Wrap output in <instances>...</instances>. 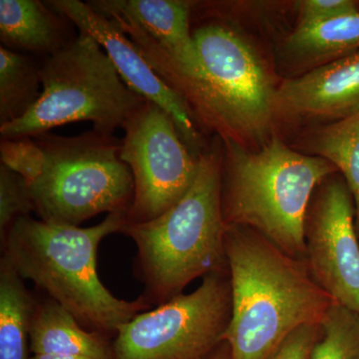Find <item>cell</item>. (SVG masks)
I'll return each instance as SVG.
<instances>
[{
    "mask_svg": "<svg viewBox=\"0 0 359 359\" xmlns=\"http://www.w3.org/2000/svg\"><path fill=\"white\" fill-rule=\"evenodd\" d=\"M346 182L325 180L309 208L304 263L332 301L359 314V242Z\"/></svg>",
    "mask_w": 359,
    "mask_h": 359,
    "instance_id": "10",
    "label": "cell"
},
{
    "mask_svg": "<svg viewBox=\"0 0 359 359\" xmlns=\"http://www.w3.org/2000/svg\"><path fill=\"white\" fill-rule=\"evenodd\" d=\"M283 47L290 60L316 67L358 51L359 11L321 22L299 25Z\"/></svg>",
    "mask_w": 359,
    "mask_h": 359,
    "instance_id": "15",
    "label": "cell"
},
{
    "mask_svg": "<svg viewBox=\"0 0 359 359\" xmlns=\"http://www.w3.org/2000/svg\"><path fill=\"white\" fill-rule=\"evenodd\" d=\"M45 153L39 179L29 185L34 212L49 223L79 226L108 212H127L134 197L130 168L120 159L121 140L92 131L74 137H33Z\"/></svg>",
    "mask_w": 359,
    "mask_h": 359,
    "instance_id": "7",
    "label": "cell"
},
{
    "mask_svg": "<svg viewBox=\"0 0 359 359\" xmlns=\"http://www.w3.org/2000/svg\"><path fill=\"white\" fill-rule=\"evenodd\" d=\"M224 143V223L257 231L287 256L304 262L311 198L337 168L318 156L295 152L276 136L254 152L235 142Z\"/></svg>",
    "mask_w": 359,
    "mask_h": 359,
    "instance_id": "3",
    "label": "cell"
},
{
    "mask_svg": "<svg viewBox=\"0 0 359 359\" xmlns=\"http://www.w3.org/2000/svg\"><path fill=\"white\" fill-rule=\"evenodd\" d=\"M192 34L202 63L199 74L156 73L186 101L196 120L224 141L243 146L244 140L266 138L276 116V88L259 54L222 21L201 25Z\"/></svg>",
    "mask_w": 359,
    "mask_h": 359,
    "instance_id": "5",
    "label": "cell"
},
{
    "mask_svg": "<svg viewBox=\"0 0 359 359\" xmlns=\"http://www.w3.org/2000/svg\"><path fill=\"white\" fill-rule=\"evenodd\" d=\"M41 94L20 119L0 126L1 139L33 138L71 123L89 121L114 135L145 102L125 84L101 45L78 32L69 44L40 63Z\"/></svg>",
    "mask_w": 359,
    "mask_h": 359,
    "instance_id": "6",
    "label": "cell"
},
{
    "mask_svg": "<svg viewBox=\"0 0 359 359\" xmlns=\"http://www.w3.org/2000/svg\"><path fill=\"white\" fill-rule=\"evenodd\" d=\"M299 25H311L358 13V4L353 0H304L297 2Z\"/></svg>",
    "mask_w": 359,
    "mask_h": 359,
    "instance_id": "22",
    "label": "cell"
},
{
    "mask_svg": "<svg viewBox=\"0 0 359 359\" xmlns=\"http://www.w3.org/2000/svg\"><path fill=\"white\" fill-rule=\"evenodd\" d=\"M309 147L313 154L332 163L344 175L353 196L359 238V112L318 130Z\"/></svg>",
    "mask_w": 359,
    "mask_h": 359,
    "instance_id": "18",
    "label": "cell"
},
{
    "mask_svg": "<svg viewBox=\"0 0 359 359\" xmlns=\"http://www.w3.org/2000/svg\"><path fill=\"white\" fill-rule=\"evenodd\" d=\"M45 2L56 13L67 18L76 26L78 32L87 33L93 37L109 56L125 84L142 98L166 111L176 123L188 148L195 155L202 154L200 152L202 139L192 110L175 90L161 79L147 59L114 21L80 0Z\"/></svg>",
    "mask_w": 359,
    "mask_h": 359,
    "instance_id": "11",
    "label": "cell"
},
{
    "mask_svg": "<svg viewBox=\"0 0 359 359\" xmlns=\"http://www.w3.org/2000/svg\"><path fill=\"white\" fill-rule=\"evenodd\" d=\"M320 327L311 359H359V314L334 302Z\"/></svg>",
    "mask_w": 359,
    "mask_h": 359,
    "instance_id": "19",
    "label": "cell"
},
{
    "mask_svg": "<svg viewBox=\"0 0 359 359\" xmlns=\"http://www.w3.org/2000/svg\"><path fill=\"white\" fill-rule=\"evenodd\" d=\"M33 354H62L93 359H112L106 334L87 330L72 313L49 299L35 302L30 325Z\"/></svg>",
    "mask_w": 359,
    "mask_h": 359,
    "instance_id": "14",
    "label": "cell"
},
{
    "mask_svg": "<svg viewBox=\"0 0 359 359\" xmlns=\"http://www.w3.org/2000/svg\"><path fill=\"white\" fill-rule=\"evenodd\" d=\"M210 359H231L230 348L226 342H223Z\"/></svg>",
    "mask_w": 359,
    "mask_h": 359,
    "instance_id": "25",
    "label": "cell"
},
{
    "mask_svg": "<svg viewBox=\"0 0 359 359\" xmlns=\"http://www.w3.org/2000/svg\"><path fill=\"white\" fill-rule=\"evenodd\" d=\"M1 164L25 180L28 186L39 178L45 165V153L34 138L1 139Z\"/></svg>",
    "mask_w": 359,
    "mask_h": 359,
    "instance_id": "21",
    "label": "cell"
},
{
    "mask_svg": "<svg viewBox=\"0 0 359 359\" xmlns=\"http://www.w3.org/2000/svg\"><path fill=\"white\" fill-rule=\"evenodd\" d=\"M276 114L344 119L359 112V50L285 80L276 91Z\"/></svg>",
    "mask_w": 359,
    "mask_h": 359,
    "instance_id": "12",
    "label": "cell"
},
{
    "mask_svg": "<svg viewBox=\"0 0 359 359\" xmlns=\"http://www.w3.org/2000/svg\"><path fill=\"white\" fill-rule=\"evenodd\" d=\"M122 129L120 159L134 180L127 223H143L164 214L190 190L201 156L186 145L171 116L151 101L145 100Z\"/></svg>",
    "mask_w": 359,
    "mask_h": 359,
    "instance_id": "9",
    "label": "cell"
},
{
    "mask_svg": "<svg viewBox=\"0 0 359 359\" xmlns=\"http://www.w3.org/2000/svg\"><path fill=\"white\" fill-rule=\"evenodd\" d=\"M320 334V325L297 328L283 342L271 359H311V351Z\"/></svg>",
    "mask_w": 359,
    "mask_h": 359,
    "instance_id": "23",
    "label": "cell"
},
{
    "mask_svg": "<svg viewBox=\"0 0 359 359\" xmlns=\"http://www.w3.org/2000/svg\"><path fill=\"white\" fill-rule=\"evenodd\" d=\"M226 224L222 209V158L202 153L190 190L173 207L143 223H126L121 233L136 245L135 268L145 292L160 306L183 294L196 278L228 271Z\"/></svg>",
    "mask_w": 359,
    "mask_h": 359,
    "instance_id": "4",
    "label": "cell"
},
{
    "mask_svg": "<svg viewBox=\"0 0 359 359\" xmlns=\"http://www.w3.org/2000/svg\"><path fill=\"white\" fill-rule=\"evenodd\" d=\"M228 271L204 276L190 294L137 314L116 332L112 359H210L231 320Z\"/></svg>",
    "mask_w": 359,
    "mask_h": 359,
    "instance_id": "8",
    "label": "cell"
},
{
    "mask_svg": "<svg viewBox=\"0 0 359 359\" xmlns=\"http://www.w3.org/2000/svg\"><path fill=\"white\" fill-rule=\"evenodd\" d=\"M71 21L39 0H0V41L13 51L52 55L75 37Z\"/></svg>",
    "mask_w": 359,
    "mask_h": 359,
    "instance_id": "13",
    "label": "cell"
},
{
    "mask_svg": "<svg viewBox=\"0 0 359 359\" xmlns=\"http://www.w3.org/2000/svg\"><path fill=\"white\" fill-rule=\"evenodd\" d=\"M32 212L34 204L25 180L0 165V240L6 237L16 219L30 216Z\"/></svg>",
    "mask_w": 359,
    "mask_h": 359,
    "instance_id": "20",
    "label": "cell"
},
{
    "mask_svg": "<svg viewBox=\"0 0 359 359\" xmlns=\"http://www.w3.org/2000/svg\"><path fill=\"white\" fill-rule=\"evenodd\" d=\"M126 212L108 215L89 228L22 217L1 241L2 257L22 280L43 290L76 318L82 327L107 335L152 309L141 297L118 299L97 273V252L103 238L121 233Z\"/></svg>",
    "mask_w": 359,
    "mask_h": 359,
    "instance_id": "2",
    "label": "cell"
},
{
    "mask_svg": "<svg viewBox=\"0 0 359 359\" xmlns=\"http://www.w3.org/2000/svg\"><path fill=\"white\" fill-rule=\"evenodd\" d=\"M231 314L224 341L231 359H271L297 328L320 325L332 297L306 263L250 229L226 226Z\"/></svg>",
    "mask_w": 359,
    "mask_h": 359,
    "instance_id": "1",
    "label": "cell"
},
{
    "mask_svg": "<svg viewBox=\"0 0 359 359\" xmlns=\"http://www.w3.org/2000/svg\"><path fill=\"white\" fill-rule=\"evenodd\" d=\"M35 302L6 259H0V359H30V325Z\"/></svg>",
    "mask_w": 359,
    "mask_h": 359,
    "instance_id": "16",
    "label": "cell"
},
{
    "mask_svg": "<svg viewBox=\"0 0 359 359\" xmlns=\"http://www.w3.org/2000/svg\"><path fill=\"white\" fill-rule=\"evenodd\" d=\"M40 63L0 46V126L25 116L39 100Z\"/></svg>",
    "mask_w": 359,
    "mask_h": 359,
    "instance_id": "17",
    "label": "cell"
},
{
    "mask_svg": "<svg viewBox=\"0 0 359 359\" xmlns=\"http://www.w3.org/2000/svg\"><path fill=\"white\" fill-rule=\"evenodd\" d=\"M30 359H93L84 356L62 355V354H33Z\"/></svg>",
    "mask_w": 359,
    "mask_h": 359,
    "instance_id": "24",
    "label": "cell"
}]
</instances>
